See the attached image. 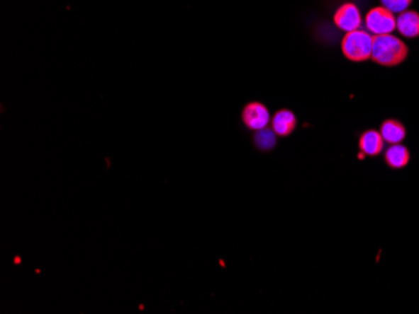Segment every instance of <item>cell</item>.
I'll return each instance as SVG.
<instances>
[{"instance_id": "obj_1", "label": "cell", "mask_w": 419, "mask_h": 314, "mask_svg": "<svg viewBox=\"0 0 419 314\" xmlns=\"http://www.w3.org/2000/svg\"><path fill=\"white\" fill-rule=\"evenodd\" d=\"M409 57V48L402 39L393 34L374 35L371 58L376 64L393 68L403 64Z\"/></svg>"}, {"instance_id": "obj_2", "label": "cell", "mask_w": 419, "mask_h": 314, "mask_svg": "<svg viewBox=\"0 0 419 314\" xmlns=\"http://www.w3.org/2000/svg\"><path fill=\"white\" fill-rule=\"evenodd\" d=\"M373 37L368 30L357 29L344 35L342 40V53L353 63H363L371 58Z\"/></svg>"}, {"instance_id": "obj_3", "label": "cell", "mask_w": 419, "mask_h": 314, "mask_svg": "<svg viewBox=\"0 0 419 314\" xmlns=\"http://www.w3.org/2000/svg\"><path fill=\"white\" fill-rule=\"evenodd\" d=\"M364 24L371 35H386L397 29V18L386 6H374L367 13Z\"/></svg>"}, {"instance_id": "obj_4", "label": "cell", "mask_w": 419, "mask_h": 314, "mask_svg": "<svg viewBox=\"0 0 419 314\" xmlns=\"http://www.w3.org/2000/svg\"><path fill=\"white\" fill-rule=\"evenodd\" d=\"M241 120L251 132L265 129L272 123V115L265 104L262 102H249L241 112Z\"/></svg>"}, {"instance_id": "obj_5", "label": "cell", "mask_w": 419, "mask_h": 314, "mask_svg": "<svg viewBox=\"0 0 419 314\" xmlns=\"http://www.w3.org/2000/svg\"><path fill=\"white\" fill-rule=\"evenodd\" d=\"M334 24L343 32L349 33L360 29L363 24L359 8L354 3H344L334 14Z\"/></svg>"}, {"instance_id": "obj_6", "label": "cell", "mask_w": 419, "mask_h": 314, "mask_svg": "<svg viewBox=\"0 0 419 314\" xmlns=\"http://www.w3.org/2000/svg\"><path fill=\"white\" fill-rule=\"evenodd\" d=\"M272 129L276 133V136L281 138L291 136L296 129L298 118L293 110L290 109H279L272 115Z\"/></svg>"}, {"instance_id": "obj_7", "label": "cell", "mask_w": 419, "mask_h": 314, "mask_svg": "<svg viewBox=\"0 0 419 314\" xmlns=\"http://www.w3.org/2000/svg\"><path fill=\"white\" fill-rule=\"evenodd\" d=\"M386 141L381 136V132L376 129H367L360 134L358 146L360 153L367 157H378L384 151Z\"/></svg>"}, {"instance_id": "obj_8", "label": "cell", "mask_w": 419, "mask_h": 314, "mask_svg": "<svg viewBox=\"0 0 419 314\" xmlns=\"http://www.w3.org/2000/svg\"><path fill=\"white\" fill-rule=\"evenodd\" d=\"M384 162L393 170L404 169L410 162V152L402 143L391 144L384 152Z\"/></svg>"}, {"instance_id": "obj_9", "label": "cell", "mask_w": 419, "mask_h": 314, "mask_svg": "<svg viewBox=\"0 0 419 314\" xmlns=\"http://www.w3.org/2000/svg\"><path fill=\"white\" fill-rule=\"evenodd\" d=\"M397 29L404 38L415 39L419 37V13L407 9L398 14Z\"/></svg>"}, {"instance_id": "obj_10", "label": "cell", "mask_w": 419, "mask_h": 314, "mask_svg": "<svg viewBox=\"0 0 419 314\" xmlns=\"http://www.w3.org/2000/svg\"><path fill=\"white\" fill-rule=\"evenodd\" d=\"M379 132H381L384 141L388 143L389 146L391 144H399V143H402L406 139V136H407V128H406V125L403 124L401 120H393V118L384 120L381 123V130Z\"/></svg>"}, {"instance_id": "obj_11", "label": "cell", "mask_w": 419, "mask_h": 314, "mask_svg": "<svg viewBox=\"0 0 419 314\" xmlns=\"http://www.w3.org/2000/svg\"><path fill=\"white\" fill-rule=\"evenodd\" d=\"M252 143L259 152H272L278 144V136L272 128L256 130L252 136Z\"/></svg>"}, {"instance_id": "obj_12", "label": "cell", "mask_w": 419, "mask_h": 314, "mask_svg": "<svg viewBox=\"0 0 419 314\" xmlns=\"http://www.w3.org/2000/svg\"><path fill=\"white\" fill-rule=\"evenodd\" d=\"M381 6H386V9L397 14L409 9V6L413 3V0H381Z\"/></svg>"}]
</instances>
